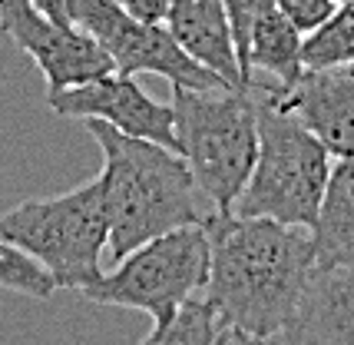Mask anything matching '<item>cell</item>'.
Listing matches in <instances>:
<instances>
[{
  "label": "cell",
  "instance_id": "cell-25",
  "mask_svg": "<svg viewBox=\"0 0 354 345\" xmlns=\"http://www.w3.org/2000/svg\"><path fill=\"white\" fill-rule=\"evenodd\" d=\"M351 3H354V0H351Z\"/></svg>",
  "mask_w": 354,
  "mask_h": 345
},
{
  "label": "cell",
  "instance_id": "cell-8",
  "mask_svg": "<svg viewBox=\"0 0 354 345\" xmlns=\"http://www.w3.org/2000/svg\"><path fill=\"white\" fill-rule=\"evenodd\" d=\"M0 30L37 63L46 90H66L116 70L109 53L90 33L77 24L50 20L30 0H0Z\"/></svg>",
  "mask_w": 354,
  "mask_h": 345
},
{
  "label": "cell",
  "instance_id": "cell-24",
  "mask_svg": "<svg viewBox=\"0 0 354 345\" xmlns=\"http://www.w3.org/2000/svg\"><path fill=\"white\" fill-rule=\"evenodd\" d=\"M338 3H344V0H338Z\"/></svg>",
  "mask_w": 354,
  "mask_h": 345
},
{
  "label": "cell",
  "instance_id": "cell-21",
  "mask_svg": "<svg viewBox=\"0 0 354 345\" xmlns=\"http://www.w3.org/2000/svg\"><path fill=\"white\" fill-rule=\"evenodd\" d=\"M212 345H285V342H281V339H259V335H248V332H239V329L222 326Z\"/></svg>",
  "mask_w": 354,
  "mask_h": 345
},
{
  "label": "cell",
  "instance_id": "cell-19",
  "mask_svg": "<svg viewBox=\"0 0 354 345\" xmlns=\"http://www.w3.org/2000/svg\"><path fill=\"white\" fill-rule=\"evenodd\" d=\"M338 0H278V10L295 24L298 33H311L338 10Z\"/></svg>",
  "mask_w": 354,
  "mask_h": 345
},
{
  "label": "cell",
  "instance_id": "cell-14",
  "mask_svg": "<svg viewBox=\"0 0 354 345\" xmlns=\"http://www.w3.org/2000/svg\"><path fill=\"white\" fill-rule=\"evenodd\" d=\"M301 40H305V33L295 30V24L278 7L268 10L255 24V30L248 37L245 57H242V80H245V87L255 73L275 80L281 87H292L295 80L305 73Z\"/></svg>",
  "mask_w": 354,
  "mask_h": 345
},
{
  "label": "cell",
  "instance_id": "cell-20",
  "mask_svg": "<svg viewBox=\"0 0 354 345\" xmlns=\"http://www.w3.org/2000/svg\"><path fill=\"white\" fill-rule=\"evenodd\" d=\"M129 14H136L139 20H153L159 24L162 17H166V7H169V0H120Z\"/></svg>",
  "mask_w": 354,
  "mask_h": 345
},
{
  "label": "cell",
  "instance_id": "cell-10",
  "mask_svg": "<svg viewBox=\"0 0 354 345\" xmlns=\"http://www.w3.org/2000/svg\"><path fill=\"white\" fill-rule=\"evenodd\" d=\"M285 100L301 123L328 146L335 159H354V73L351 70H305Z\"/></svg>",
  "mask_w": 354,
  "mask_h": 345
},
{
  "label": "cell",
  "instance_id": "cell-6",
  "mask_svg": "<svg viewBox=\"0 0 354 345\" xmlns=\"http://www.w3.org/2000/svg\"><path fill=\"white\" fill-rule=\"evenodd\" d=\"M209 263L212 252L205 222H189L126 252L109 272L80 289V296L96 306L136 309L156 326H166L189 299L209 285Z\"/></svg>",
  "mask_w": 354,
  "mask_h": 345
},
{
  "label": "cell",
  "instance_id": "cell-4",
  "mask_svg": "<svg viewBox=\"0 0 354 345\" xmlns=\"http://www.w3.org/2000/svg\"><path fill=\"white\" fill-rule=\"evenodd\" d=\"M179 157L212 209L232 213L259 157V103L252 87H172Z\"/></svg>",
  "mask_w": 354,
  "mask_h": 345
},
{
  "label": "cell",
  "instance_id": "cell-2",
  "mask_svg": "<svg viewBox=\"0 0 354 345\" xmlns=\"http://www.w3.org/2000/svg\"><path fill=\"white\" fill-rule=\"evenodd\" d=\"M83 123L103 153L100 179L109 213L113 263L156 236L205 220L196 206V179L189 172V163L176 150L120 133L103 120Z\"/></svg>",
  "mask_w": 354,
  "mask_h": 345
},
{
  "label": "cell",
  "instance_id": "cell-12",
  "mask_svg": "<svg viewBox=\"0 0 354 345\" xmlns=\"http://www.w3.org/2000/svg\"><path fill=\"white\" fill-rule=\"evenodd\" d=\"M285 345H354V269H315Z\"/></svg>",
  "mask_w": 354,
  "mask_h": 345
},
{
  "label": "cell",
  "instance_id": "cell-1",
  "mask_svg": "<svg viewBox=\"0 0 354 345\" xmlns=\"http://www.w3.org/2000/svg\"><path fill=\"white\" fill-rule=\"evenodd\" d=\"M202 222L212 252L205 299L212 302L218 322L285 342L318 269L311 229L218 209Z\"/></svg>",
  "mask_w": 354,
  "mask_h": 345
},
{
  "label": "cell",
  "instance_id": "cell-18",
  "mask_svg": "<svg viewBox=\"0 0 354 345\" xmlns=\"http://www.w3.org/2000/svg\"><path fill=\"white\" fill-rule=\"evenodd\" d=\"M278 0H225L232 24V40H235V53H239V70H242V57H245L248 37L255 30V24L262 20L268 10H275Z\"/></svg>",
  "mask_w": 354,
  "mask_h": 345
},
{
  "label": "cell",
  "instance_id": "cell-9",
  "mask_svg": "<svg viewBox=\"0 0 354 345\" xmlns=\"http://www.w3.org/2000/svg\"><path fill=\"white\" fill-rule=\"evenodd\" d=\"M46 107L57 116H70V120H103L116 126L120 133L162 143L179 153L172 103L162 107L139 87L136 77L120 70H109L103 77L66 87V90H46Z\"/></svg>",
  "mask_w": 354,
  "mask_h": 345
},
{
  "label": "cell",
  "instance_id": "cell-3",
  "mask_svg": "<svg viewBox=\"0 0 354 345\" xmlns=\"http://www.w3.org/2000/svg\"><path fill=\"white\" fill-rule=\"evenodd\" d=\"M248 87L259 103V157L232 213L311 229L335 157L288 107L281 83L252 77Z\"/></svg>",
  "mask_w": 354,
  "mask_h": 345
},
{
  "label": "cell",
  "instance_id": "cell-5",
  "mask_svg": "<svg viewBox=\"0 0 354 345\" xmlns=\"http://www.w3.org/2000/svg\"><path fill=\"white\" fill-rule=\"evenodd\" d=\"M0 236L30 252L53 276L57 289L80 292L103 276V252L109 249V213L103 179L53 200H27L0 216Z\"/></svg>",
  "mask_w": 354,
  "mask_h": 345
},
{
  "label": "cell",
  "instance_id": "cell-16",
  "mask_svg": "<svg viewBox=\"0 0 354 345\" xmlns=\"http://www.w3.org/2000/svg\"><path fill=\"white\" fill-rule=\"evenodd\" d=\"M218 322L216 309L209 299H189L166 326H153V332L142 339V345H212L216 342Z\"/></svg>",
  "mask_w": 354,
  "mask_h": 345
},
{
  "label": "cell",
  "instance_id": "cell-17",
  "mask_svg": "<svg viewBox=\"0 0 354 345\" xmlns=\"http://www.w3.org/2000/svg\"><path fill=\"white\" fill-rule=\"evenodd\" d=\"M0 289L30 299H50L57 292V283L30 252L0 236Z\"/></svg>",
  "mask_w": 354,
  "mask_h": 345
},
{
  "label": "cell",
  "instance_id": "cell-13",
  "mask_svg": "<svg viewBox=\"0 0 354 345\" xmlns=\"http://www.w3.org/2000/svg\"><path fill=\"white\" fill-rule=\"evenodd\" d=\"M311 236L322 269H354V159L331 166Z\"/></svg>",
  "mask_w": 354,
  "mask_h": 345
},
{
  "label": "cell",
  "instance_id": "cell-11",
  "mask_svg": "<svg viewBox=\"0 0 354 345\" xmlns=\"http://www.w3.org/2000/svg\"><path fill=\"white\" fill-rule=\"evenodd\" d=\"M162 24L189 57L218 73L229 87H245L225 0H169Z\"/></svg>",
  "mask_w": 354,
  "mask_h": 345
},
{
  "label": "cell",
  "instance_id": "cell-22",
  "mask_svg": "<svg viewBox=\"0 0 354 345\" xmlns=\"http://www.w3.org/2000/svg\"><path fill=\"white\" fill-rule=\"evenodd\" d=\"M30 3L40 14L50 17V20H57V24H73V20H70V10H66V0H30Z\"/></svg>",
  "mask_w": 354,
  "mask_h": 345
},
{
  "label": "cell",
  "instance_id": "cell-15",
  "mask_svg": "<svg viewBox=\"0 0 354 345\" xmlns=\"http://www.w3.org/2000/svg\"><path fill=\"white\" fill-rule=\"evenodd\" d=\"M305 70H348L354 63V3L344 0L322 27L301 40Z\"/></svg>",
  "mask_w": 354,
  "mask_h": 345
},
{
  "label": "cell",
  "instance_id": "cell-7",
  "mask_svg": "<svg viewBox=\"0 0 354 345\" xmlns=\"http://www.w3.org/2000/svg\"><path fill=\"white\" fill-rule=\"evenodd\" d=\"M66 10L80 30H86L106 50L120 73L129 77L156 73L169 80L172 87H199V90L225 83L196 57H189L162 20L159 24L139 20L120 0H66Z\"/></svg>",
  "mask_w": 354,
  "mask_h": 345
},
{
  "label": "cell",
  "instance_id": "cell-23",
  "mask_svg": "<svg viewBox=\"0 0 354 345\" xmlns=\"http://www.w3.org/2000/svg\"><path fill=\"white\" fill-rule=\"evenodd\" d=\"M348 70H351V73H354V63H351V67H348Z\"/></svg>",
  "mask_w": 354,
  "mask_h": 345
}]
</instances>
